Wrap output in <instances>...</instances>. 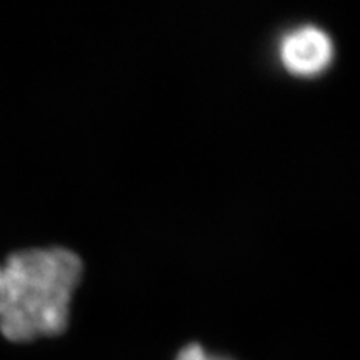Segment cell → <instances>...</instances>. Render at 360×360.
Segmentation results:
<instances>
[{"instance_id": "1", "label": "cell", "mask_w": 360, "mask_h": 360, "mask_svg": "<svg viewBox=\"0 0 360 360\" xmlns=\"http://www.w3.org/2000/svg\"><path fill=\"white\" fill-rule=\"evenodd\" d=\"M82 277V260L65 247H34L0 262V334L13 344L60 335Z\"/></svg>"}, {"instance_id": "2", "label": "cell", "mask_w": 360, "mask_h": 360, "mask_svg": "<svg viewBox=\"0 0 360 360\" xmlns=\"http://www.w3.org/2000/svg\"><path fill=\"white\" fill-rule=\"evenodd\" d=\"M334 57V45L322 29L302 25L290 30L281 42V60L295 75L310 77L327 69Z\"/></svg>"}, {"instance_id": "3", "label": "cell", "mask_w": 360, "mask_h": 360, "mask_svg": "<svg viewBox=\"0 0 360 360\" xmlns=\"http://www.w3.org/2000/svg\"><path fill=\"white\" fill-rule=\"evenodd\" d=\"M175 360H232V359L224 357V355L207 352V350L199 344H191L180 350V354L177 355V359Z\"/></svg>"}]
</instances>
